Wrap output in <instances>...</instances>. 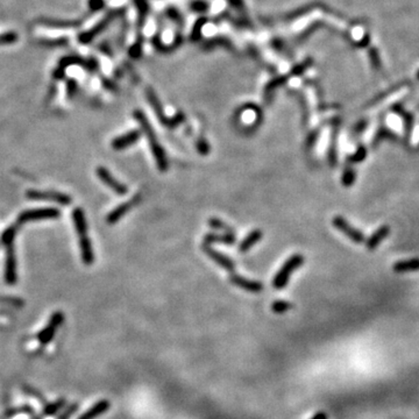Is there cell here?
<instances>
[{
  "label": "cell",
  "instance_id": "cell-1",
  "mask_svg": "<svg viewBox=\"0 0 419 419\" xmlns=\"http://www.w3.org/2000/svg\"><path fill=\"white\" fill-rule=\"evenodd\" d=\"M133 117L135 118V120L139 122V125H140L141 131L146 135L148 143L150 144L151 153H153V156L154 159H155L156 166L159 168V170L162 173L167 172V170L169 169V162H168L166 151H164L163 147L161 146L159 140H157L155 131H154L150 122L148 121L146 114H144L141 109H135Z\"/></svg>",
  "mask_w": 419,
  "mask_h": 419
},
{
  "label": "cell",
  "instance_id": "cell-2",
  "mask_svg": "<svg viewBox=\"0 0 419 419\" xmlns=\"http://www.w3.org/2000/svg\"><path fill=\"white\" fill-rule=\"evenodd\" d=\"M146 97L148 102H149L151 108H153V111L155 112L157 119H159V121L163 126H166L168 128H176L184 122L185 115L183 112H178V113H176L173 118H167L166 115H164L163 106L161 104L160 99L157 98L156 93L154 92L153 89L148 88L146 90Z\"/></svg>",
  "mask_w": 419,
  "mask_h": 419
},
{
  "label": "cell",
  "instance_id": "cell-3",
  "mask_svg": "<svg viewBox=\"0 0 419 419\" xmlns=\"http://www.w3.org/2000/svg\"><path fill=\"white\" fill-rule=\"evenodd\" d=\"M304 256L302 255V254H295V255L290 256L288 260L285 261L284 264L281 267V269L277 272V274L274 277V281H273V286L276 290H282L284 286L288 284L290 277L293 273H295V270H297L298 268H301V267L304 264Z\"/></svg>",
  "mask_w": 419,
  "mask_h": 419
},
{
  "label": "cell",
  "instance_id": "cell-4",
  "mask_svg": "<svg viewBox=\"0 0 419 419\" xmlns=\"http://www.w3.org/2000/svg\"><path fill=\"white\" fill-rule=\"evenodd\" d=\"M332 225H333L338 231H340L344 235H346V237L352 241V243L356 244L366 243L365 234H363L360 230H357L356 227L352 226L350 222L348 221L347 219L341 217V215H335V217L332 219Z\"/></svg>",
  "mask_w": 419,
  "mask_h": 419
},
{
  "label": "cell",
  "instance_id": "cell-5",
  "mask_svg": "<svg viewBox=\"0 0 419 419\" xmlns=\"http://www.w3.org/2000/svg\"><path fill=\"white\" fill-rule=\"evenodd\" d=\"M61 215L60 210L55 208H44V209H33L24 211L18 217V224H26L28 221L41 220V219H55Z\"/></svg>",
  "mask_w": 419,
  "mask_h": 419
},
{
  "label": "cell",
  "instance_id": "cell-6",
  "mask_svg": "<svg viewBox=\"0 0 419 419\" xmlns=\"http://www.w3.org/2000/svg\"><path fill=\"white\" fill-rule=\"evenodd\" d=\"M6 248V259H5V282L7 284H15L18 279L17 275V260H15L14 244L8 243L4 244Z\"/></svg>",
  "mask_w": 419,
  "mask_h": 419
},
{
  "label": "cell",
  "instance_id": "cell-7",
  "mask_svg": "<svg viewBox=\"0 0 419 419\" xmlns=\"http://www.w3.org/2000/svg\"><path fill=\"white\" fill-rule=\"evenodd\" d=\"M27 197L30 199H38V201H51L56 202L61 205H69L72 202L69 195L56 191H36V190H30L27 192Z\"/></svg>",
  "mask_w": 419,
  "mask_h": 419
},
{
  "label": "cell",
  "instance_id": "cell-8",
  "mask_svg": "<svg viewBox=\"0 0 419 419\" xmlns=\"http://www.w3.org/2000/svg\"><path fill=\"white\" fill-rule=\"evenodd\" d=\"M97 176L99 177V179L102 180L104 184L108 186L109 189L113 190V191L119 196H124L128 192L127 185L124 183L119 182L118 179L114 178V176L106 169L105 167H98L97 168Z\"/></svg>",
  "mask_w": 419,
  "mask_h": 419
},
{
  "label": "cell",
  "instance_id": "cell-9",
  "mask_svg": "<svg viewBox=\"0 0 419 419\" xmlns=\"http://www.w3.org/2000/svg\"><path fill=\"white\" fill-rule=\"evenodd\" d=\"M63 320H64V315L62 312H55V314L51 315L49 323H48L47 326L44 327L40 333H38V341L43 345L50 343V341L53 340L56 331L59 330V327L61 326V324L63 323Z\"/></svg>",
  "mask_w": 419,
  "mask_h": 419
},
{
  "label": "cell",
  "instance_id": "cell-10",
  "mask_svg": "<svg viewBox=\"0 0 419 419\" xmlns=\"http://www.w3.org/2000/svg\"><path fill=\"white\" fill-rule=\"evenodd\" d=\"M203 250H204V253L210 257V259L213 260V262L217 263L218 266H220L221 268L226 269L227 272H231V273H233L235 270L234 261L230 259L227 255H225V254L219 253L218 250H215L214 248L211 247V244H204V246H203Z\"/></svg>",
  "mask_w": 419,
  "mask_h": 419
},
{
  "label": "cell",
  "instance_id": "cell-11",
  "mask_svg": "<svg viewBox=\"0 0 419 419\" xmlns=\"http://www.w3.org/2000/svg\"><path fill=\"white\" fill-rule=\"evenodd\" d=\"M140 201H141L140 195H137L133 199H132V201L125 202L122 203V204L118 205L117 208L112 210V211L107 214V217H106V221H107L109 225H113L115 224V222H118L121 218H124L126 213H127V212L130 211L134 205H137Z\"/></svg>",
  "mask_w": 419,
  "mask_h": 419
},
{
  "label": "cell",
  "instance_id": "cell-12",
  "mask_svg": "<svg viewBox=\"0 0 419 419\" xmlns=\"http://www.w3.org/2000/svg\"><path fill=\"white\" fill-rule=\"evenodd\" d=\"M141 135V131L139 130H133L127 132V133L120 135V137H117L114 139L113 141H112L111 146L113 147V149L115 150H124L126 148L133 146L138 142L139 140H140Z\"/></svg>",
  "mask_w": 419,
  "mask_h": 419
},
{
  "label": "cell",
  "instance_id": "cell-13",
  "mask_svg": "<svg viewBox=\"0 0 419 419\" xmlns=\"http://www.w3.org/2000/svg\"><path fill=\"white\" fill-rule=\"evenodd\" d=\"M230 281L232 284L239 286V288L246 290L248 292H261L263 290V284L262 283L257 282V281H251V279H248L246 277H243L240 275H233L230 276Z\"/></svg>",
  "mask_w": 419,
  "mask_h": 419
},
{
  "label": "cell",
  "instance_id": "cell-14",
  "mask_svg": "<svg viewBox=\"0 0 419 419\" xmlns=\"http://www.w3.org/2000/svg\"><path fill=\"white\" fill-rule=\"evenodd\" d=\"M390 234V227L388 225H382L374 233L370 235L368 239H366V247L368 250H375L383 240H385Z\"/></svg>",
  "mask_w": 419,
  "mask_h": 419
},
{
  "label": "cell",
  "instance_id": "cell-15",
  "mask_svg": "<svg viewBox=\"0 0 419 419\" xmlns=\"http://www.w3.org/2000/svg\"><path fill=\"white\" fill-rule=\"evenodd\" d=\"M79 249L83 263L86 266H91L95 262V253H93L91 240L89 239L88 235L79 237Z\"/></svg>",
  "mask_w": 419,
  "mask_h": 419
},
{
  "label": "cell",
  "instance_id": "cell-16",
  "mask_svg": "<svg viewBox=\"0 0 419 419\" xmlns=\"http://www.w3.org/2000/svg\"><path fill=\"white\" fill-rule=\"evenodd\" d=\"M394 111L396 114H398L403 120H404V139L407 142H409L412 135V130H414L415 119L410 112H407L402 106L396 105L394 106Z\"/></svg>",
  "mask_w": 419,
  "mask_h": 419
},
{
  "label": "cell",
  "instance_id": "cell-17",
  "mask_svg": "<svg viewBox=\"0 0 419 419\" xmlns=\"http://www.w3.org/2000/svg\"><path fill=\"white\" fill-rule=\"evenodd\" d=\"M392 270L396 274H408L419 272V257H412V259L401 260L394 263Z\"/></svg>",
  "mask_w": 419,
  "mask_h": 419
},
{
  "label": "cell",
  "instance_id": "cell-18",
  "mask_svg": "<svg viewBox=\"0 0 419 419\" xmlns=\"http://www.w3.org/2000/svg\"><path fill=\"white\" fill-rule=\"evenodd\" d=\"M338 125H339V121L335 124V126H333V131H332V135H331V142H330V147H328V151H327V162L330 164V167H335L338 163V133H339V127H338Z\"/></svg>",
  "mask_w": 419,
  "mask_h": 419
},
{
  "label": "cell",
  "instance_id": "cell-19",
  "mask_svg": "<svg viewBox=\"0 0 419 419\" xmlns=\"http://www.w3.org/2000/svg\"><path fill=\"white\" fill-rule=\"evenodd\" d=\"M237 238L233 233H225V234H217V233H210L206 234L204 237V244H227V246H232L235 244Z\"/></svg>",
  "mask_w": 419,
  "mask_h": 419
},
{
  "label": "cell",
  "instance_id": "cell-20",
  "mask_svg": "<svg viewBox=\"0 0 419 419\" xmlns=\"http://www.w3.org/2000/svg\"><path fill=\"white\" fill-rule=\"evenodd\" d=\"M109 409V402L107 399H102V401L97 402L93 407L89 409L88 411L84 412L83 415H80L78 419H96L99 416L105 414Z\"/></svg>",
  "mask_w": 419,
  "mask_h": 419
},
{
  "label": "cell",
  "instance_id": "cell-21",
  "mask_svg": "<svg viewBox=\"0 0 419 419\" xmlns=\"http://www.w3.org/2000/svg\"><path fill=\"white\" fill-rule=\"evenodd\" d=\"M72 220L78 237L88 235V224H86L85 213L80 208H76L72 211Z\"/></svg>",
  "mask_w": 419,
  "mask_h": 419
},
{
  "label": "cell",
  "instance_id": "cell-22",
  "mask_svg": "<svg viewBox=\"0 0 419 419\" xmlns=\"http://www.w3.org/2000/svg\"><path fill=\"white\" fill-rule=\"evenodd\" d=\"M263 238L262 231L260 230H254L251 231L249 234L247 235L244 239L241 241L239 244V251L240 253H247L248 250L251 249L259 241Z\"/></svg>",
  "mask_w": 419,
  "mask_h": 419
},
{
  "label": "cell",
  "instance_id": "cell-23",
  "mask_svg": "<svg viewBox=\"0 0 419 419\" xmlns=\"http://www.w3.org/2000/svg\"><path fill=\"white\" fill-rule=\"evenodd\" d=\"M119 14V11H115V12H112V13H109V14L107 15V17H106L104 20H102L101 22H99L98 25L96 26L95 28H93L92 31H90V32H88V33H85V34H83L82 35V37H80V41L82 42H89L90 40H91V38H93V36H95L96 34H98L99 32H102L103 30H105V27L106 26H107L109 22H111L112 20H113V19L117 17V15Z\"/></svg>",
  "mask_w": 419,
  "mask_h": 419
},
{
  "label": "cell",
  "instance_id": "cell-24",
  "mask_svg": "<svg viewBox=\"0 0 419 419\" xmlns=\"http://www.w3.org/2000/svg\"><path fill=\"white\" fill-rule=\"evenodd\" d=\"M286 80H288V76L276 77V78L270 80V82L266 85V88H264V101H266L267 103H269L270 102V99H269L270 96L273 95L274 91H275L277 88L284 85Z\"/></svg>",
  "mask_w": 419,
  "mask_h": 419
},
{
  "label": "cell",
  "instance_id": "cell-25",
  "mask_svg": "<svg viewBox=\"0 0 419 419\" xmlns=\"http://www.w3.org/2000/svg\"><path fill=\"white\" fill-rule=\"evenodd\" d=\"M356 180V172L349 163L344 168L343 174H341V184L345 188H350Z\"/></svg>",
  "mask_w": 419,
  "mask_h": 419
},
{
  "label": "cell",
  "instance_id": "cell-26",
  "mask_svg": "<svg viewBox=\"0 0 419 419\" xmlns=\"http://www.w3.org/2000/svg\"><path fill=\"white\" fill-rule=\"evenodd\" d=\"M367 155H368V149H367V147L363 146V144H360V146L356 148V150L348 156L347 162L349 164L361 163L366 160Z\"/></svg>",
  "mask_w": 419,
  "mask_h": 419
},
{
  "label": "cell",
  "instance_id": "cell-27",
  "mask_svg": "<svg viewBox=\"0 0 419 419\" xmlns=\"http://www.w3.org/2000/svg\"><path fill=\"white\" fill-rule=\"evenodd\" d=\"M210 227L213 228V230H221L225 231V233H234V231L231 227H228L224 221L220 220L218 218H211L209 220Z\"/></svg>",
  "mask_w": 419,
  "mask_h": 419
},
{
  "label": "cell",
  "instance_id": "cell-28",
  "mask_svg": "<svg viewBox=\"0 0 419 419\" xmlns=\"http://www.w3.org/2000/svg\"><path fill=\"white\" fill-rule=\"evenodd\" d=\"M384 138L394 139V138H396V135L394 133H392L391 131H389L388 128L382 127V128H380L379 132H377V133H376V135H375V138H374V141H373L372 144H374V146H376V144L379 143L380 141H382V139H384Z\"/></svg>",
  "mask_w": 419,
  "mask_h": 419
},
{
  "label": "cell",
  "instance_id": "cell-29",
  "mask_svg": "<svg viewBox=\"0 0 419 419\" xmlns=\"http://www.w3.org/2000/svg\"><path fill=\"white\" fill-rule=\"evenodd\" d=\"M206 22H208V19H206V18H201L197 22H196L195 27H193L192 34H191V38H192V40H198V38L201 37L202 27L206 24Z\"/></svg>",
  "mask_w": 419,
  "mask_h": 419
},
{
  "label": "cell",
  "instance_id": "cell-30",
  "mask_svg": "<svg viewBox=\"0 0 419 419\" xmlns=\"http://www.w3.org/2000/svg\"><path fill=\"white\" fill-rule=\"evenodd\" d=\"M290 309V304L284 301H276L273 304V311L276 314H283V312L288 311Z\"/></svg>",
  "mask_w": 419,
  "mask_h": 419
},
{
  "label": "cell",
  "instance_id": "cell-31",
  "mask_svg": "<svg viewBox=\"0 0 419 419\" xmlns=\"http://www.w3.org/2000/svg\"><path fill=\"white\" fill-rule=\"evenodd\" d=\"M196 146H197V149L202 155H208V154L210 153V144L208 143V141H206L205 139L199 138L197 142H196Z\"/></svg>",
  "mask_w": 419,
  "mask_h": 419
},
{
  "label": "cell",
  "instance_id": "cell-32",
  "mask_svg": "<svg viewBox=\"0 0 419 419\" xmlns=\"http://www.w3.org/2000/svg\"><path fill=\"white\" fill-rule=\"evenodd\" d=\"M190 7L192 8V11L205 12V11H208L209 5L206 4L205 1H203V0H193L191 4H190Z\"/></svg>",
  "mask_w": 419,
  "mask_h": 419
},
{
  "label": "cell",
  "instance_id": "cell-33",
  "mask_svg": "<svg viewBox=\"0 0 419 419\" xmlns=\"http://www.w3.org/2000/svg\"><path fill=\"white\" fill-rule=\"evenodd\" d=\"M367 126H368V120H360L357 124L354 125L353 127V132L355 135H359L362 133V132H365V130L367 128Z\"/></svg>",
  "mask_w": 419,
  "mask_h": 419
},
{
  "label": "cell",
  "instance_id": "cell-34",
  "mask_svg": "<svg viewBox=\"0 0 419 419\" xmlns=\"http://www.w3.org/2000/svg\"><path fill=\"white\" fill-rule=\"evenodd\" d=\"M319 135V130H314V132H311L310 134H309L308 139H306V146L308 148H312L314 146L315 141H317Z\"/></svg>",
  "mask_w": 419,
  "mask_h": 419
},
{
  "label": "cell",
  "instance_id": "cell-35",
  "mask_svg": "<svg viewBox=\"0 0 419 419\" xmlns=\"http://www.w3.org/2000/svg\"><path fill=\"white\" fill-rule=\"evenodd\" d=\"M63 401H60V402H57V403H54V404H51V405H49V407H48L47 409H46V414L47 415H53V414H55V412H56L57 410H59V409L62 407L63 405Z\"/></svg>",
  "mask_w": 419,
  "mask_h": 419
},
{
  "label": "cell",
  "instance_id": "cell-36",
  "mask_svg": "<svg viewBox=\"0 0 419 419\" xmlns=\"http://www.w3.org/2000/svg\"><path fill=\"white\" fill-rule=\"evenodd\" d=\"M76 88H77L76 80L70 79L69 82H68V84H67V93H68V96L72 97L73 93H75V91H76Z\"/></svg>",
  "mask_w": 419,
  "mask_h": 419
},
{
  "label": "cell",
  "instance_id": "cell-37",
  "mask_svg": "<svg viewBox=\"0 0 419 419\" xmlns=\"http://www.w3.org/2000/svg\"><path fill=\"white\" fill-rule=\"evenodd\" d=\"M308 67H309V63H303V64H301V66L293 68L292 71H291V75L292 76H299V75H301V73H303V71H304V70Z\"/></svg>",
  "mask_w": 419,
  "mask_h": 419
},
{
  "label": "cell",
  "instance_id": "cell-38",
  "mask_svg": "<svg viewBox=\"0 0 419 419\" xmlns=\"http://www.w3.org/2000/svg\"><path fill=\"white\" fill-rule=\"evenodd\" d=\"M418 148H419V146H418Z\"/></svg>",
  "mask_w": 419,
  "mask_h": 419
}]
</instances>
